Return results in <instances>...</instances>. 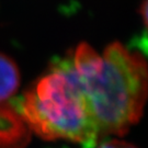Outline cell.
I'll use <instances>...</instances> for the list:
<instances>
[{
    "instance_id": "cell-6",
    "label": "cell",
    "mask_w": 148,
    "mask_h": 148,
    "mask_svg": "<svg viewBox=\"0 0 148 148\" xmlns=\"http://www.w3.org/2000/svg\"><path fill=\"white\" fill-rule=\"evenodd\" d=\"M140 14L143 18L144 27H145V38L148 41V0H144L140 7Z\"/></svg>"
},
{
    "instance_id": "cell-3",
    "label": "cell",
    "mask_w": 148,
    "mask_h": 148,
    "mask_svg": "<svg viewBox=\"0 0 148 148\" xmlns=\"http://www.w3.org/2000/svg\"><path fill=\"white\" fill-rule=\"evenodd\" d=\"M32 132L16 106L0 103V148H24Z\"/></svg>"
},
{
    "instance_id": "cell-4",
    "label": "cell",
    "mask_w": 148,
    "mask_h": 148,
    "mask_svg": "<svg viewBox=\"0 0 148 148\" xmlns=\"http://www.w3.org/2000/svg\"><path fill=\"white\" fill-rule=\"evenodd\" d=\"M21 84L20 69L10 56L0 53V103L16 95Z\"/></svg>"
},
{
    "instance_id": "cell-5",
    "label": "cell",
    "mask_w": 148,
    "mask_h": 148,
    "mask_svg": "<svg viewBox=\"0 0 148 148\" xmlns=\"http://www.w3.org/2000/svg\"><path fill=\"white\" fill-rule=\"evenodd\" d=\"M97 148H136L134 145L121 140V139H117V138H113L110 140H106L101 143Z\"/></svg>"
},
{
    "instance_id": "cell-1",
    "label": "cell",
    "mask_w": 148,
    "mask_h": 148,
    "mask_svg": "<svg viewBox=\"0 0 148 148\" xmlns=\"http://www.w3.org/2000/svg\"><path fill=\"white\" fill-rule=\"evenodd\" d=\"M99 130L100 138L121 136L143 115L148 99V66L144 57L120 43L100 55L87 43L69 55Z\"/></svg>"
},
{
    "instance_id": "cell-2",
    "label": "cell",
    "mask_w": 148,
    "mask_h": 148,
    "mask_svg": "<svg viewBox=\"0 0 148 148\" xmlns=\"http://www.w3.org/2000/svg\"><path fill=\"white\" fill-rule=\"evenodd\" d=\"M16 108L31 132L44 140L91 144L100 139L95 116L69 56L38 78Z\"/></svg>"
}]
</instances>
